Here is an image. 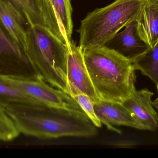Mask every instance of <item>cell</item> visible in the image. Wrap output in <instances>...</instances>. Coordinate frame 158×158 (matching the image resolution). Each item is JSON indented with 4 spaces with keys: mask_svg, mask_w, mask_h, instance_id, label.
I'll return each instance as SVG.
<instances>
[{
    "mask_svg": "<svg viewBox=\"0 0 158 158\" xmlns=\"http://www.w3.org/2000/svg\"><path fill=\"white\" fill-rule=\"evenodd\" d=\"M135 70L149 78L158 85V43L132 62Z\"/></svg>",
    "mask_w": 158,
    "mask_h": 158,
    "instance_id": "obj_15",
    "label": "cell"
},
{
    "mask_svg": "<svg viewBox=\"0 0 158 158\" xmlns=\"http://www.w3.org/2000/svg\"><path fill=\"white\" fill-rule=\"evenodd\" d=\"M20 133L4 109L0 106V141L11 142Z\"/></svg>",
    "mask_w": 158,
    "mask_h": 158,
    "instance_id": "obj_17",
    "label": "cell"
},
{
    "mask_svg": "<svg viewBox=\"0 0 158 158\" xmlns=\"http://www.w3.org/2000/svg\"><path fill=\"white\" fill-rule=\"evenodd\" d=\"M135 21L141 39L150 48L155 47L158 43V0H143Z\"/></svg>",
    "mask_w": 158,
    "mask_h": 158,
    "instance_id": "obj_13",
    "label": "cell"
},
{
    "mask_svg": "<svg viewBox=\"0 0 158 158\" xmlns=\"http://www.w3.org/2000/svg\"><path fill=\"white\" fill-rule=\"evenodd\" d=\"M152 104H153V106L154 107L156 108L158 110V97L155 101H153L152 102Z\"/></svg>",
    "mask_w": 158,
    "mask_h": 158,
    "instance_id": "obj_19",
    "label": "cell"
},
{
    "mask_svg": "<svg viewBox=\"0 0 158 158\" xmlns=\"http://www.w3.org/2000/svg\"><path fill=\"white\" fill-rule=\"evenodd\" d=\"M153 95V92L146 88L136 90L130 98L122 104L147 127L148 130L152 131L158 128V113L152 104Z\"/></svg>",
    "mask_w": 158,
    "mask_h": 158,
    "instance_id": "obj_11",
    "label": "cell"
},
{
    "mask_svg": "<svg viewBox=\"0 0 158 158\" xmlns=\"http://www.w3.org/2000/svg\"><path fill=\"white\" fill-rule=\"evenodd\" d=\"M143 0H115L96 8L81 21L77 30L82 50L104 46L126 25L136 20Z\"/></svg>",
    "mask_w": 158,
    "mask_h": 158,
    "instance_id": "obj_4",
    "label": "cell"
},
{
    "mask_svg": "<svg viewBox=\"0 0 158 158\" xmlns=\"http://www.w3.org/2000/svg\"><path fill=\"white\" fill-rule=\"evenodd\" d=\"M20 9L27 19L29 24L45 26L36 6L35 0H9Z\"/></svg>",
    "mask_w": 158,
    "mask_h": 158,
    "instance_id": "obj_16",
    "label": "cell"
},
{
    "mask_svg": "<svg viewBox=\"0 0 158 158\" xmlns=\"http://www.w3.org/2000/svg\"><path fill=\"white\" fill-rule=\"evenodd\" d=\"M19 133L40 139L91 137L97 128L87 117L50 107L5 109Z\"/></svg>",
    "mask_w": 158,
    "mask_h": 158,
    "instance_id": "obj_1",
    "label": "cell"
},
{
    "mask_svg": "<svg viewBox=\"0 0 158 158\" xmlns=\"http://www.w3.org/2000/svg\"><path fill=\"white\" fill-rule=\"evenodd\" d=\"M67 77L70 95H85L94 103L100 100L98 96L85 66L82 50L72 41L68 47Z\"/></svg>",
    "mask_w": 158,
    "mask_h": 158,
    "instance_id": "obj_8",
    "label": "cell"
},
{
    "mask_svg": "<svg viewBox=\"0 0 158 158\" xmlns=\"http://www.w3.org/2000/svg\"><path fill=\"white\" fill-rule=\"evenodd\" d=\"M105 46L116 51L132 62L151 48L138 34L135 20L126 25L123 30L118 32Z\"/></svg>",
    "mask_w": 158,
    "mask_h": 158,
    "instance_id": "obj_10",
    "label": "cell"
},
{
    "mask_svg": "<svg viewBox=\"0 0 158 158\" xmlns=\"http://www.w3.org/2000/svg\"><path fill=\"white\" fill-rule=\"evenodd\" d=\"M0 21L25 51L29 24L23 12L9 0H0Z\"/></svg>",
    "mask_w": 158,
    "mask_h": 158,
    "instance_id": "obj_12",
    "label": "cell"
},
{
    "mask_svg": "<svg viewBox=\"0 0 158 158\" xmlns=\"http://www.w3.org/2000/svg\"><path fill=\"white\" fill-rule=\"evenodd\" d=\"M94 108L101 123L112 131L121 134V131L115 126L148 130L147 127L122 104L100 100L94 103Z\"/></svg>",
    "mask_w": 158,
    "mask_h": 158,
    "instance_id": "obj_9",
    "label": "cell"
},
{
    "mask_svg": "<svg viewBox=\"0 0 158 158\" xmlns=\"http://www.w3.org/2000/svg\"><path fill=\"white\" fill-rule=\"evenodd\" d=\"M73 97L87 115L92 123L97 128L101 127L102 123L97 116L94 108V102L89 96L83 94L77 95Z\"/></svg>",
    "mask_w": 158,
    "mask_h": 158,
    "instance_id": "obj_18",
    "label": "cell"
},
{
    "mask_svg": "<svg viewBox=\"0 0 158 158\" xmlns=\"http://www.w3.org/2000/svg\"><path fill=\"white\" fill-rule=\"evenodd\" d=\"M157 89L158 93V85L156 86Z\"/></svg>",
    "mask_w": 158,
    "mask_h": 158,
    "instance_id": "obj_20",
    "label": "cell"
},
{
    "mask_svg": "<svg viewBox=\"0 0 158 158\" xmlns=\"http://www.w3.org/2000/svg\"><path fill=\"white\" fill-rule=\"evenodd\" d=\"M45 27L69 47L73 24L70 0H35Z\"/></svg>",
    "mask_w": 158,
    "mask_h": 158,
    "instance_id": "obj_6",
    "label": "cell"
},
{
    "mask_svg": "<svg viewBox=\"0 0 158 158\" xmlns=\"http://www.w3.org/2000/svg\"><path fill=\"white\" fill-rule=\"evenodd\" d=\"M25 51L38 78L70 95L67 77L66 44L45 26L29 25Z\"/></svg>",
    "mask_w": 158,
    "mask_h": 158,
    "instance_id": "obj_3",
    "label": "cell"
},
{
    "mask_svg": "<svg viewBox=\"0 0 158 158\" xmlns=\"http://www.w3.org/2000/svg\"><path fill=\"white\" fill-rule=\"evenodd\" d=\"M85 66L100 100L122 104L136 91L132 62L106 46L83 50Z\"/></svg>",
    "mask_w": 158,
    "mask_h": 158,
    "instance_id": "obj_2",
    "label": "cell"
},
{
    "mask_svg": "<svg viewBox=\"0 0 158 158\" xmlns=\"http://www.w3.org/2000/svg\"><path fill=\"white\" fill-rule=\"evenodd\" d=\"M44 105L19 89L0 80V106L3 108Z\"/></svg>",
    "mask_w": 158,
    "mask_h": 158,
    "instance_id": "obj_14",
    "label": "cell"
},
{
    "mask_svg": "<svg viewBox=\"0 0 158 158\" xmlns=\"http://www.w3.org/2000/svg\"><path fill=\"white\" fill-rule=\"evenodd\" d=\"M0 75L37 77L25 50L0 21Z\"/></svg>",
    "mask_w": 158,
    "mask_h": 158,
    "instance_id": "obj_7",
    "label": "cell"
},
{
    "mask_svg": "<svg viewBox=\"0 0 158 158\" xmlns=\"http://www.w3.org/2000/svg\"><path fill=\"white\" fill-rule=\"evenodd\" d=\"M0 80L19 89L45 106L63 109L88 117L71 96L52 87L38 77L0 75Z\"/></svg>",
    "mask_w": 158,
    "mask_h": 158,
    "instance_id": "obj_5",
    "label": "cell"
}]
</instances>
